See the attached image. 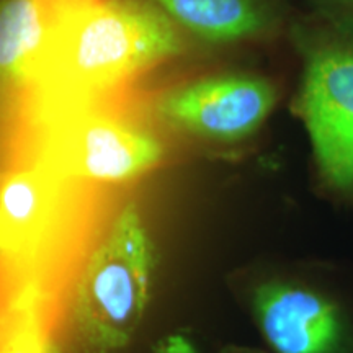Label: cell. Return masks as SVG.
Instances as JSON below:
<instances>
[{
	"label": "cell",
	"mask_w": 353,
	"mask_h": 353,
	"mask_svg": "<svg viewBox=\"0 0 353 353\" xmlns=\"http://www.w3.org/2000/svg\"><path fill=\"white\" fill-rule=\"evenodd\" d=\"M185 37L152 0H69L19 105L7 121L59 110L123 103L157 65L179 57Z\"/></svg>",
	"instance_id": "6da1fadb"
},
{
	"label": "cell",
	"mask_w": 353,
	"mask_h": 353,
	"mask_svg": "<svg viewBox=\"0 0 353 353\" xmlns=\"http://www.w3.org/2000/svg\"><path fill=\"white\" fill-rule=\"evenodd\" d=\"M99 188L7 159L0 188V242L7 286L38 281L61 296L95 239Z\"/></svg>",
	"instance_id": "7a4b0ae2"
},
{
	"label": "cell",
	"mask_w": 353,
	"mask_h": 353,
	"mask_svg": "<svg viewBox=\"0 0 353 353\" xmlns=\"http://www.w3.org/2000/svg\"><path fill=\"white\" fill-rule=\"evenodd\" d=\"M162 141L123 103L20 117L7 123V159H23L72 182L120 185L161 164Z\"/></svg>",
	"instance_id": "3957f363"
},
{
	"label": "cell",
	"mask_w": 353,
	"mask_h": 353,
	"mask_svg": "<svg viewBox=\"0 0 353 353\" xmlns=\"http://www.w3.org/2000/svg\"><path fill=\"white\" fill-rule=\"evenodd\" d=\"M286 39L298 61L291 112L306 132L316 187L353 208V37L303 10Z\"/></svg>",
	"instance_id": "277c9868"
},
{
	"label": "cell",
	"mask_w": 353,
	"mask_h": 353,
	"mask_svg": "<svg viewBox=\"0 0 353 353\" xmlns=\"http://www.w3.org/2000/svg\"><path fill=\"white\" fill-rule=\"evenodd\" d=\"M154 245L136 201H126L99 236L69 290L76 337L92 353H114L138 332L154 276Z\"/></svg>",
	"instance_id": "5b68a950"
},
{
	"label": "cell",
	"mask_w": 353,
	"mask_h": 353,
	"mask_svg": "<svg viewBox=\"0 0 353 353\" xmlns=\"http://www.w3.org/2000/svg\"><path fill=\"white\" fill-rule=\"evenodd\" d=\"M249 303L272 353H353V286L337 268L275 267L259 278Z\"/></svg>",
	"instance_id": "8992f818"
},
{
	"label": "cell",
	"mask_w": 353,
	"mask_h": 353,
	"mask_svg": "<svg viewBox=\"0 0 353 353\" xmlns=\"http://www.w3.org/2000/svg\"><path fill=\"white\" fill-rule=\"evenodd\" d=\"M280 88L267 76L214 74L174 85L151 105L154 120L175 132L231 144L254 136L270 118Z\"/></svg>",
	"instance_id": "52a82bcc"
},
{
	"label": "cell",
	"mask_w": 353,
	"mask_h": 353,
	"mask_svg": "<svg viewBox=\"0 0 353 353\" xmlns=\"http://www.w3.org/2000/svg\"><path fill=\"white\" fill-rule=\"evenodd\" d=\"M185 38L231 46L288 38L293 0H152Z\"/></svg>",
	"instance_id": "ba28073f"
},
{
	"label": "cell",
	"mask_w": 353,
	"mask_h": 353,
	"mask_svg": "<svg viewBox=\"0 0 353 353\" xmlns=\"http://www.w3.org/2000/svg\"><path fill=\"white\" fill-rule=\"evenodd\" d=\"M69 0H2L0 83L3 114L23 99L57 17Z\"/></svg>",
	"instance_id": "9c48e42d"
},
{
	"label": "cell",
	"mask_w": 353,
	"mask_h": 353,
	"mask_svg": "<svg viewBox=\"0 0 353 353\" xmlns=\"http://www.w3.org/2000/svg\"><path fill=\"white\" fill-rule=\"evenodd\" d=\"M63 296L38 281L6 288L2 353H63L59 345V307Z\"/></svg>",
	"instance_id": "30bf717a"
},
{
	"label": "cell",
	"mask_w": 353,
	"mask_h": 353,
	"mask_svg": "<svg viewBox=\"0 0 353 353\" xmlns=\"http://www.w3.org/2000/svg\"><path fill=\"white\" fill-rule=\"evenodd\" d=\"M304 12L353 37V0H301Z\"/></svg>",
	"instance_id": "8fae6325"
},
{
	"label": "cell",
	"mask_w": 353,
	"mask_h": 353,
	"mask_svg": "<svg viewBox=\"0 0 353 353\" xmlns=\"http://www.w3.org/2000/svg\"><path fill=\"white\" fill-rule=\"evenodd\" d=\"M221 353H267V352L254 350V348H245V347H228Z\"/></svg>",
	"instance_id": "7c38bea8"
}]
</instances>
